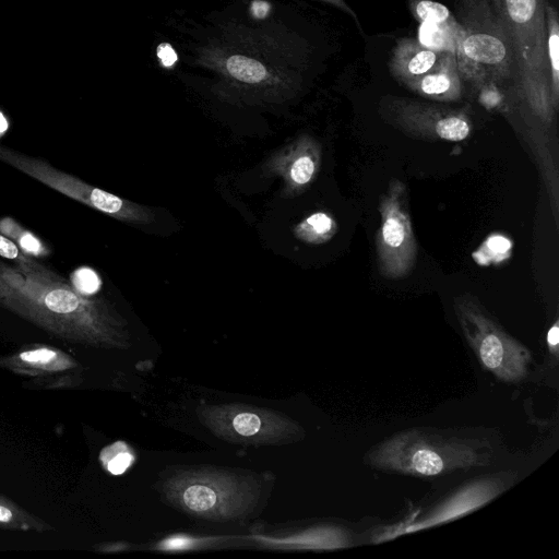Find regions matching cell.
Segmentation results:
<instances>
[{
  "label": "cell",
  "instance_id": "25",
  "mask_svg": "<svg viewBox=\"0 0 559 559\" xmlns=\"http://www.w3.org/2000/svg\"><path fill=\"white\" fill-rule=\"evenodd\" d=\"M558 342H559V329L558 321L554 323V325L549 329L547 334V344L550 353L557 356L558 353Z\"/></svg>",
  "mask_w": 559,
  "mask_h": 559
},
{
  "label": "cell",
  "instance_id": "10",
  "mask_svg": "<svg viewBox=\"0 0 559 559\" xmlns=\"http://www.w3.org/2000/svg\"><path fill=\"white\" fill-rule=\"evenodd\" d=\"M508 481L507 476L498 475L473 481L433 508L420 520L405 523L396 531L385 533L386 536H383L381 540L395 537L399 534L428 528L465 515L498 496L508 486Z\"/></svg>",
  "mask_w": 559,
  "mask_h": 559
},
{
  "label": "cell",
  "instance_id": "22",
  "mask_svg": "<svg viewBox=\"0 0 559 559\" xmlns=\"http://www.w3.org/2000/svg\"><path fill=\"white\" fill-rule=\"evenodd\" d=\"M55 356V352L46 348L29 350L21 354V358L29 362H47Z\"/></svg>",
  "mask_w": 559,
  "mask_h": 559
},
{
  "label": "cell",
  "instance_id": "14",
  "mask_svg": "<svg viewBox=\"0 0 559 559\" xmlns=\"http://www.w3.org/2000/svg\"><path fill=\"white\" fill-rule=\"evenodd\" d=\"M460 24L456 19L449 23H420L418 41L438 51L455 52L456 36Z\"/></svg>",
  "mask_w": 559,
  "mask_h": 559
},
{
  "label": "cell",
  "instance_id": "11",
  "mask_svg": "<svg viewBox=\"0 0 559 559\" xmlns=\"http://www.w3.org/2000/svg\"><path fill=\"white\" fill-rule=\"evenodd\" d=\"M445 52L448 51L428 48L418 39L401 38L392 49L390 57L391 75L401 85H405L437 67Z\"/></svg>",
  "mask_w": 559,
  "mask_h": 559
},
{
  "label": "cell",
  "instance_id": "1",
  "mask_svg": "<svg viewBox=\"0 0 559 559\" xmlns=\"http://www.w3.org/2000/svg\"><path fill=\"white\" fill-rule=\"evenodd\" d=\"M490 2L511 45L515 68V96L535 119L550 126L557 110L550 94L546 0Z\"/></svg>",
  "mask_w": 559,
  "mask_h": 559
},
{
  "label": "cell",
  "instance_id": "27",
  "mask_svg": "<svg viewBox=\"0 0 559 559\" xmlns=\"http://www.w3.org/2000/svg\"><path fill=\"white\" fill-rule=\"evenodd\" d=\"M11 511L0 506V522H8L11 519Z\"/></svg>",
  "mask_w": 559,
  "mask_h": 559
},
{
  "label": "cell",
  "instance_id": "6",
  "mask_svg": "<svg viewBox=\"0 0 559 559\" xmlns=\"http://www.w3.org/2000/svg\"><path fill=\"white\" fill-rule=\"evenodd\" d=\"M0 162L84 205L117 219L130 223H148L154 218L148 209L93 187L80 178L53 167L43 158L25 155L0 144Z\"/></svg>",
  "mask_w": 559,
  "mask_h": 559
},
{
  "label": "cell",
  "instance_id": "9",
  "mask_svg": "<svg viewBox=\"0 0 559 559\" xmlns=\"http://www.w3.org/2000/svg\"><path fill=\"white\" fill-rule=\"evenodd\" d=\"M203 421L221 438L250 444L292 441L300 428L288 418L266 409L241 405L211 406L200 411Z\"/></svg>",
  "mask_w": 559,
  "mask_h": 559
},
{
  "label": "cell",
  "instance_id": "17",
  "mask_svg": "<svg viewBox=\"0 0 559 559\" xmlns=\"http://www.w3.org/2000/svg\"><path fill=\"white\" fill-rule=\"evenodd\" d=\"M225 67L234 79L243 83H260L266 76L265 68L259 61L241 55L230 56Z\"/></svg>",
  "mask_w": 559,
  "mask_h": 559
},
{
  "label": "cell",
  "instance_id": "5",
  "mask_svg": "<svg viewBox=\"0 0 559 559\" xmlns=\"http://www.w3.org/2000/svg\"><path fill=\"white\" fill-rule=\"evenodd\" d=\"M454 311L467 342L487 370L509 383L526 377L530 352L502 330L476 299L468 295L456 297Z\"/></svg>",
  "mask_w": 559,
  "mask_h": 559
},
{
  "label": "cell",
  "instance_id": "13",
  "mask_svg": "<svg viewBox=\"0 0 559 559\" xmlns=\"http://www.w3.org/2000/svg\"><path fill=\"white\" fill-rule=\"evenodd\" d=\"M547 56L550 67V94L555 109L559 105V20L555 7L546 4Z\"/></svg>",
  "mask_w": 559,
  "mask_h": 559
},
{
  "label": "cell",
  "instance_id": "16",
  "mask_svg": "<svg viewBox=\"0 0 559 559\" xmlns=\"http://www.w3.org/2000/svg\"><path fill=\"white\" fill-rule=\"evenodd\" d=\"M0 234L13 241L22 252L28 255L44 257L49 253V250L37 237L10 217L0 219Z\"/></svg>",
  "mask_w": 559,
  "mask_h": 559
},
{
  "label": "cell",
  "instance_id": "2",
  "mask_svg": "<svg viewBox=\"0 0 559 559\" xmlns=\"http://www.w3.org/2000/svg\"><path fill=\"white\" fill-rule=\"evenodd\" d=\"M455 59L461 79L477 86L515 81L509 38L490 0H457Z\"/></svg>",
  "mask_w": 559,
  "mask_h": 559
},
{
  "label": "cell",
  "instance_id": "12",
  "mask_svg": "<svg viewBox=\"0 0 559 559\" xmlns=\"http://www.w3.org/2000/svg\"><path fill=\"white\" fill-rule=\"evenodd\" d=\"M415 94L437 102H456L462 97V80L455 52L448 51L431 71L404 85Z\"/></svg>",
  "mask_w": 559,
  "mask_h": 559
},
{
  "label": "cell",
  "instance_id": "20",
  "mask_svg": "<svg viewBox=\"0 0 559 559\" xmlns=\"http://www.w3.org/2000/svg\"><path fill=\"white\" fill-rule=\"evenodd\" d=\"M133 462V455L127 451H121L108 462L110 473L122 474Z\"/></svg>",
  "mask_w": 559,
  "mask_h": 559
},
{
  "label": "cell",
  "instance_id": "19",
  "mask_svg": "<svg viewBox=\"0 0 559 559\" xmlns=\"http://www.w3.org/2000/svg\"><path fill=\"white\" fill-rule=\"evenodd\" d=\"M318 156L313 147L298 158L292 165L290 178L297 185H306L310 182L317 170Z\"/></svg>",
  "mask_w": 559,
  "mask_h": 559
},
{
  "label": "cell",
  "instance_id": "8",
  "mask_svg": "<svg viewBox=\"0 0 559 559\" xmlns=\"http://www.w3.org/2000/svg\"><path fill=\"white\" fill-rule=\"evenodd\" d=\"M381 118L404 134L427 141H462L472 131L469 116L462 109L384 96L378 107Z\"/></svg>",
  "mask_w": 559,
  "mask_h": 559
},
{
  "label": "cell",
  "instance_id": "18",
  "mask_svg": "<svg viewBox=\"0 0 559 559\" xmlns=\"http://www.w3.org/2000/svg\"><path fill=\"white\" fill-rule=\"evenodd\" d=\"M409 8L420 23L443 24L455 20L445 5L432 0H409Z\"/></svg>",
  "mask_w": 559,
  "mask_h": 559
},
{
  "label": "cell",
  "instance_id": "24",
  "mask_svg": "<svg viewBox=\"0 0 559 559\" xmlns=\"http://www.w3.org/2000/svg\"><path fill=\"white\" fill-rule=\"evenodd\" d=\"M157 51H158L157 52L158 58L160 59V62L165 67H170L176 62L177 55L169 45H167V44L160 45L158 47Z\"/></svg>",
  "mask_w": 559,
  "mask_h": 559
},
{
  "label": "cell",
  "instance_id": "15",
  "mask_svg": "<svg viewBox=\"0 0 559 559\" xmlns=\"http://www.w3.org/2000/svg\"><path fill=\"white\" fill-rule=\"evenodd\" d=\"M336 229V223L331 215L317 212L298 225L296 234L304 241L322 243L330 240L335 235Z\"/></svg>",
  "mask_w": 559,
  "mask_h": 559
},
{
  "label": "cell",
  "instance_id": "26",
  "mask_svg": "<svg viewBox=\"0 0 559 559\" xmlns=\"http://www.w3.org/2000/svg\"><path fill=\"white\" fill-rule=\"evenodd\" d=\"M320 1H323V2H326V3H330L334 7H336L337 9L346 12L347 14L352 15L354 19H356V14L354 13V11L350 9V7H348L344 0H320Z\"/></svg>",
  "mask_w": 559,
  "mask_h": 559
},
{
  "label": "cell",
  "instance_id": "23",
  "mask_svg": "<svg viewBox=\"0 0 559 559\" xmlns=\"http://www.w3.org/2000/svg\"><path fill=\"white\" fill-rule=\"evenodd\" d=\"M0 255L14 261L21 258L23 252L13 241L0 234Z\"/></svg>",
  "mask_w": 559,
  "mask_h": 559
},
{
  "label": "cell",
  "instance_id": "4",
  "mask_svg": "<svg viewBox=\"0 0 559 559\" xmlns=\"http://www.w3.org/2000/svg\"><path fill=\"white\" fill-rule=\"evenodd\" d=\"M259 483L216 468L179 471L166 479V499L190 515L227 521L247 514L259 497Z\"/></svg>",
  "mask_w": 559,
  "mask_h": 559
},
{
  "label": "cell",
  "instance_id": "21",
  "mask_svg": "<svg viewBox=\"0 0 559 559\" xmlns=\"http://www.w3.org/2000/svg\"><path fill=\"white\" fill-rule=\"evenodd\" d=\"M78 278H80L82 283H85L80 289L82 294H92L99 287L97 275L88 269L81 270Z\"/></svg>",
  "mask_w": 559,
  "mask_h": 559
},
{
  "label": "cell",
  "instance_id": "3",
  "mask_svg": "<svg viewBox=\"0 0 559 559\" xmlns=\"http://www.w3.org/2000/svg\"><path fill=\"white\" fill-rule=\"evenodd\" d=\"M488 454L472 441L413 429L380 443L368 462L386 472L430 477L486 465Z\"/></svg>",
  "mask_w": 559,
  "mask_h": 559
},
{
  "label": "cell",
  "instance_id": "7",
  "mask_svg": "<svg viewBox=\"0 0 559 559\" xmlns=\"http://www.w3.org/2000/svg\"><path fill=\"white\" fill-rule=\"evenodd\" d=\"M379 213L380 226L374 241L379 272L389 280L404 278L414 269L417 243L403 181L390 179L380 198Z\"/></svg>",
  "mask_w": 559,
  "mask_h": 559
}]
</instances>
